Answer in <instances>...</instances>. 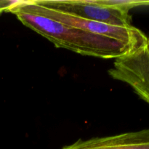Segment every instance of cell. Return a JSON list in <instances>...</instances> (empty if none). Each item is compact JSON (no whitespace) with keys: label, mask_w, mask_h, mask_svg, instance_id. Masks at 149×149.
Segmentation results:
<instances>
[{"label":"cell","mask_w":149,"mask_h":149,"mask_svg":"<svg viewBox=\"0 0 149 149\" xmlns=\"http://www.w3.org/2000/svg\"><path fill=\"white\" fill-rule=\"evenodd\" d=\"M15 5L9 12L15 15L24 26L46 38L56 47L103 59H116L135 51L119 40L68 26L40 15L18 10Z\"/></svg>","instance_id":"cell-1"},{"label":"cell","mask_w":149,"mask_h":149,"mask_svg":"<svg viewBox=\"0 0 149 149\" xmlns=\"http://www.w3.org/2000/svg\"><path fill=\"white\" fill-rule=\"evenodd\" d=\"M15 7L23 11L45 16L68 26L116 39L129 45L135 50L144 46L149 40L148 37L142 31L132 24L128 26H113L94 21L47 8L37 4L33 1H19L15 5Z\"/></svg>","instance_id":"cell-2"},{"label":"cell","mask_w":149,"mask_h":149,"mask_svg":"<svg viewBox=\"0 0 149 149\" xmlns=\"http://www.w3.org/2000/svg\"><path fill=\"white\" fill-rule=\"evenodd\" d=\"M109 74L128 84L149 105V40L137 50L115 59Z\"/></svg>","instance_id":"cell-3"},{"label":"cell","mask_w":149,"mask_h":149,"mask_svg":"<svg viewBox=\"0 0 149 149\" xmlns=\"http://www.w3.org/2000/svg\"><path fill=\"white\" fill-rule=\"evenodd\" d=\"M37 4L66 14L113 26L131 25V16L117 9L97 4L94 0H37Z\"/></svg>","instance_id":"cell-4"},{"label":"cell","mask_w":149,"mask_h":149,"mask_svg":"<svg viewBox=\"0 0 149 149\" xmlns=\"http://www.w3.org/2000/svg\"><path fill=\"white\" fill-rule=\"evenodd\" d=\"M61 149H149V128L111 136L79 139Z\"/></svg>","instance_id":"cell-5"},{"label":"cell","mask_w":149,"mask_h":149,"mask_svg":"<svg viewBox=\"0 0 149 149\" xmlns=\"http://www.w3.org/2000/svg\"><path fill=\"white\" fill-rule=\"evenodd\" d=\"M97 4L106 7L117 9L125 13H129L132 9L140 7H149V1L138 0H94Z\"/></svg>","instance_id":"cell-6"},{"label":"cell","mask_w":149,"mask_h":149,"mask_svg":"<svg viewBox=\"0 0 149 149\" xmlns=\"http://www.w3.org/2000/svg\"><path fill=\"white\" fill-rule=\"evenodd\" d=\"M19 1H10V0H0V14L9 10L17 4Z\"/></svg>","instance_id":"cell-7"},{"label":"cell","mask_w":149,"mask_h":149,"mask_svg":"<svg viewBox=\"0 0 149 149\" xmlns=\"http://www.w3.org/2000/svg\"><path fill=\"white\" fill-rule=\"evenodd\" d=\"M148 39H149V37H148Z\"/></svg>","instance_id":"cell-8"}]
</instances>
